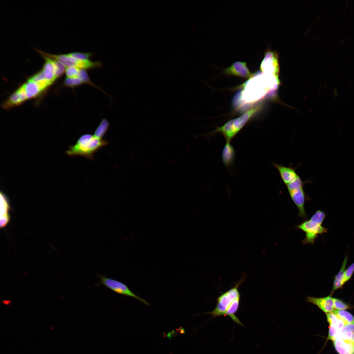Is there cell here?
<instances>
[{"label":"cell","instance_id":"1","mask_svg":"<svg viewBox=\"0 0 354 354\" xmlns=\"http://www.w3.org/2000/svg\"><path fill=\"white\" fill-rule=\"evenodd\" d=\"M183 248L172 269L169 285L183 317L201 337L226 313L221 298V272L206 238L189 228L172 225Z\"/></svg>","mask_w":354,"mask_h":354},{"label":"cell","instance_id":"2","mask_svg":"<svg viewBox=\"0 0 354 354\" xmlns=\"http://www.w3.org/2000/svg\"><path fill=\"white\" fill-rule=\"evenodd\" d=\"M115 317L150 333L174 354L201 339L183 317L169 282L149 291Z\"/></svg>","mask_w":354,"mask_h":354},{"label":"cell","instance_id":"3","mask_svg":"<svg viewBox=\"0 0 354 354\" xmlns=\"http://www.w3.org/2000/svg\"><path fill=\"white\" fill-rule=\"evenodd\" d=\"M257 335L266 345L298 352L333 337L328 326L313 308L266 310L257 323Z\"/></svg>","mask_w":354,"mask_h":354},{"label":"cell","instance_id":"4","mask_svg":"<svg viewBox=\"0 0 354 354\" xmlns=\"http://www.w3.org/2000/svg\"><path fill=\"white\" fill-rule=\"evenodd\" d=\"M203 236L209 243L219 266L221 298L225 310L228 311L247 302L259 282L263 281L261 266L232 243L212 235Z\"/></svg>","mask_w":354,"mask_h":354},{"label":"cell","instance_id":"5","mask_svg":"<svg viewBox=\"0 0 354 354\" xmlns=\"http://www.w3.org/2000/svg\"><path fill=\"white\" fill-rule=\"evenodd\" d=\"M319 276L301 266L273 268L263 279V294L272 310L308 308Z\"/></svg>","mask_w":354,"mask_h":354},{"label":"cell","instance_id":"6","mask_svg":"<svg viewBox=\"0 0 354 354\" xmlns=\"http://www.w3.org/2000/svg\"><path fill=\"white\" fill-rule=\"evenodd\" d=\"M276 215L282 223L310 239H354V210L299 209Z\"/></svg>","mask_w":354,"mask_h":354},{"label":"cell","instance_id":"7","mask_svg":"<svg viewBox=\"0 0 354 354\" xmlns=\"http://www.w3.org/2000/svg\"><path fill=\"white\" fill-rule=\"evenodd\" d=\"M310 308L328 326L333 336L354 339V299L342 279L320 277Z\"/></svg>","mask_w":354,"mask_h":354},{"label":"cell","instance_id":"8","mask_svg":"<svg viewBox=\"0 0 354 354\" xmlns=\"http://www.w3.org/2000/svg\"><path fill=\"white\" fill-rule=\"evenodd\" d=\"M87 346L92 354H174L150 333L118 317Z\"/></svg>","mask_w":354,"mask_h":354},{"label":"cell","instance_id":"9","mask_svg":"<svg viewBox=\"0 0 354 354\" xmlns=\"http://www.w3.org/2000/svg\"><path fill=\"white\" fill-rule=\"evenodd\" d=\"M76 354H92L91 353V351L88 349V346H86V348H83L82 351H79Z\"/></svg>","mask_w":354,"mask_h":354}]
</instances>
